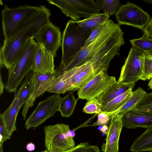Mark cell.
I'll list each match as a JSON object with an SVG mask.
<instances>
[{"instance_id": "f546056e", "label": "cell", "mask_w": 152, "mask_h": 152, "mask_svg": "<svg viewBox=\"0 0 152 152\" xmlns=\"http://www.w3.org/2000/svg\"><path fill=\"white\" fill-rule=\"evenodd\" d=\"M143 72L145 80L152 77V56L144 53Z\"/></svg>"}, {"instance_id": "3957f363", "label": "cell", "mask_w": 152, "mask_h": 152, "mask_svg": "<svg viewBox=\"0 0 152 152\" xmlns=\"http://www.w3.org/2000/svg\"><path fill=\"white\" fill-rule=\"evenodd\" d=\"M91 31L80 27L73 20L68 21L62 37V59L58 67L60 70L62 71L83 49Z\"/></svg>"}, {"instance_id": "cb8c5ba5", "label": "cell", "mask_w": 152, "mask_h": 152, "mask_svg": "<svg viewBox=\"0 0 152 152\" xmlns=\"http://www.w3.org/2000/svg\"><path fill=\"white\" fill-rule=\"evenodd\" d=\"M132 90L129 89L106 103L101 104L102 112L111 113L118 110L131 97L132 93Z\"/></svg>"}, {"instance_id": "6da1fadb", "label": "cell", "mask_w": 152, "mask_h": 152, "mask_svg": "<svg viewBox=\"0 0 152 152\" xmlns=\"http://www.w3.org/2000/svg\"><path fill=\"white\" fill-rule=\"evenodd\" d=\"M120 26L108 19L97 37L83 48L63 71H68L89 61L92 62L96 74L101 71L107 73L111 61L115 56H119L120 48L125 43Z\"/></svg>"}, {"instance_id": "30bf717a", "label": "cell", "mask_w": 152, "mask_h": 152, "mask_svg": "<svg viewBox=\"0 0 152 152\" xmlns=\"http://www.w3.org/2000/svg\"><path fill=\"white\" fill-rule=\"evenodd\" d=\"M115 16L120 25H129L141 30L145 26L151 18L149 14L141 7L129 1L121 5Z\"/></svg>"}, {"instance_id": "5b68a950", "label": "cell", "mask_w": 152, "mask_h": 152, "mask_svg": "<svg viewBox=\"0 0 152 152\" xmlns=\"http://www.w3.org/2000/svg\"><path fill=\"white\" fill-rule=\"evenodd\" d=\"M38 45L32 38L26 43L13 66L8 70L7 80L5 85L6 91L15 92L24 78L33 70Z\"/></svg>"}, {"instance_id": "7402d4cb", "label": "cell", "mask_w": 152, "mask_h": 152, "mask_svg": "<svg viewBox=\"0 0 152 152\" xmlns=\"http://www.w3.org/2000/svg\"><path fill=\"white\" fill-rule=\"evenodd\" d=\"M78 99H76L72 92L70 91L60 101L58 109L61 116L68 118L73 114Z\"/></svg>"}, {"instance_id": "4fadbf2b", "label": "cell", "mask_w": 152, "mask_h": 152, "mask_svg": "<svg viewBox=\"0 0 152 152\" xmlns=\"http://www.w3.org/2000/svg\"><path fill=\"white\" fill-rule=\"evenodd\" d=\"M32 38L38 45L51 53L54 58L61 45V34L59 27L54 25L50 20L42 26Z\"/></svg>"}, {"instance_id": "d4e9b609", "label": "cell", "mask_w": 152, "mask_h": 152, "mask_svg": "<svg viewBox=\"0 0 152 152\" xmlns=\"http://www.w3.org/2000/svg\"><path fill=\"white\" fill-rule=\"evenodd\" d=\"M34 72L33 70L29 72L19 89L18 106L20 109L27 102L33 91L34 84L31 77Z\"/></svg>"}, {"instance_id": "9c48e42d", "label": "cell", "mask_w": 152, "mask_h": 152, "mask_svg": "<svg viewBox=\"0 0 152 152\" xmlns=\"http://www.w3.org/2000/svg\"><path fill=\"white\" fill-rule=\"evenodd\" d=\"M54 73L42 74L34 72L31 78L34 84L32 93L24 104L22 112V115L25 120L28 110L32 107L36 99L42 95L48 88L56 82L60 77L63 71L57 67Z\"/></svg>"}, {"instance_id": "1f68e13d", "label": "cell", "mask_w": 152, "mask_h": 152, "mask_svg": "<svg viewBox=\"0 0 152 152\" xmlns=\"http://www.w3.org/2000/svg\"><path fill=\"white\" fill-rule=\"evenodd\" d=\"M97 120L92 124L88 126H96L105 125L110 122L112 116L108 113L101 112L98 114Z\"/></svg>"}, {"instance_id": "9a60e30c", "label": "cell", "mask_w": 152, "mask_h": 152, "mask_svg": "<svg viewBox=\"0 0 152 152\" xmlns=\"http://www.w3.org/2000/svg\"><path fill=\"white\" fill-rule=\"evenodd\" d=\"M122 116L118 114L112 117L106 133L105 142L101 145L102 152H118L119 141L123 126Z\"/></svg>"}, {"instance_id": "7a4b0ae2", "label": "cell", "mask_w": 152, "mask_h": 152, "mask_svg": "<svg viewBox=\"0 0 152 152\" xmlns=\"http://www.w3.org/2000/svg\"><path fill=\"white\" fill-rule=\"evenodd\" d=\"M41 7L39 12L31 21L9 39L4 40L0 51L1 68L4 66L10 69L27 42L50 20V10L45 5Z\"/></svg>"}, {"instance_id": "8fae6325", "label": "cell", "mask_w": 152, "mask_h": 152, "mask_svg": "<svg viewBox=\"0 0 152 152\" xmlns=\"http://www.w3.org/2000/svg\"><path fill=\"white\" fill-rule=\"evenodd\" d=\"M117 82L116 78L101 71L95 74L77 92L78 99L89 101L96 98Z\"/></svg>"}, {"instance_id": "ba28073f", "label": "cell", "mask_w": 152, "mask_h": 152, "mask_svg": "<svg viewBox=\"0 0 152 152\" xmlns=\"http://www.w3.org/2000/svg\"><path fill=\"white\" fill-rule=\"evenodd\" d=\"M144 53L132 47L126 58L121 69L118 82H135L139 80H145L143 72Z\"/></svg>"}, {"instance_id": "5bb4252c", "label": "cell", "mask_w": 152, "mask_h": 152, "mask_svg": "<svg viewBox=\"0 0 152 152\" xmlns=\"http://www.w3.org/2000/svg\"><path fill=\"white\" fill-rule=\"evenodd\" d=\"M64 75L70 87V91H78L95 74L92 62L88 61L67 71Z\"/></svg>"}, {"instance_id": "b9f144b4", "label": "cell", "mask_w": 152, "mask_h": 152, "mask_svg": "<svg viewBox=\"0 0 152 152\" xmlns=\"http://www.w3.org/2000/svg\"><path fill=\"white\" fill-rule=\"evenodd\" d=\"M151 55L152 56V55Z\"/></svg>"}, {"instance_id": "e575fe53", "label": "cell", "mask_w": 152, "mask_h": 152, "mask_svg": "<svg viewBox=\"0 0 152 152\" xmlns=\"http://www.w3.org/2000/svg\"><path fill=\"white\" fill-rule=\"evenodd\" d=\"M90 145L87 142H81L67 152H88ZM41 152H48L46 148Z\"/></svg>"}, {"instance_id": "ffe728a7", "label": "cell", "mask_w": 152, "mask_h": 152, "mask_svg": "<svg viewBox=\"0 0 152 152\" xmlns=\"http://www.w3.org/2000/svg\"><path fill=\"white\" fill-rule=\"evenodd\" d=\"M130 150L134 152H152V127L147 128L135 139Z\"/></svg>"}, {"instance_id": "60d3db41", "label": "cell", "mask_w": 152, "mask_h": 152, "mask_svg": "<svg viewBox=\"0 0 152 152\" xmlns=\"http://www.w3.org/2000/svg\"><path fill=\"white\" fill-rule=\"evenodd\" d=\"M143 1L148 3H150L152 4V0H144Z\"/></svg>"}, {"instance_id": "4316f807", "label": "cell", "mask_w": 152, "mask_h": 152, "mask_svg": "<svg viewBox=\"0 0 152 152\" xmlns=\"http://www.w3.org/2000/svg\"><path fill=\"white\" fill-rule=\"evenodd\" d=\"M132 47L136 48L144 53L152 55V39L143 35L141 38L130 40Z\"/></svg>"}, {"instance_id": "7c38bea8", "label": "cell", "mask_w": 152, "mask_h": 152, "mask_svg": "<svg viewBox=\"0 0 152 152\" xmlns=\"http://www.w3.org/2000/svg\"><path fill=\"white\" fill-rule=\"evenodd\" d=\"M61 97L55 94L39 102L32 114L26 119V128H36L49 118L54 115L58 111Z\"/></svg>"}, {"instance_id": "83f0119b", "label": "cell", "mask_w": 152, "mask_h": 152, "mask_svg": "<svg viewBox=\"0 0 152 152\" xmlns=\"http://www.w3.org/2000/svg\"><path fill=\"white\" fill-rule=\"evenodd\" d=\"M69 91H71L70 86L64 76L63 71L60 78L46 91L48 92L58 94H64Z\"/></svg>"}, {"instance_id": "d6a6232c", "label": "cell", "mask_w": 152, "mask_h": 152, "mask_svg": "<svg viewBox=\"0 0 152 152\" xmlns=\"http://www.w3.org/2000/svg\"><path fill=\"white\" fill-rule=\"evenodd\" d=\"M0 147L3 146V143L9 140L10 136L9 135L5 128L2 118L0 116Z\"/></svg>"}, {"instance_id": "603a6c76", "label": "cell", "mask_w": 152, "mask_h": 152, "mask_svg": "<svg viewBox=\"0 0 152 152\" xmlns=\"http://www.w3.org/2000/svg\"><path fill=\"white\" fill-rule=\"evenodd\" d=\"M109 18V15L99 13L80 20L75 21V22L80 27L91 31L96 27L104 24Z\"/></svg>"}, {"instance_id": "f1b7e54d", "label": "cell", "mask_w": 152, "mask_h": 152, "mask_svg": "<svg viewBox=\"0 0 152 152\" xmlns=\"http://www.w3.org/2000/svg\"><path fill=\"white\" fill-rule=\"evenodd\" d=\"M101 106V104L96 98H94L86 102L83 109V111L87 114H98L102 112Z\"/></svg>"}, {"instance_id": "ab89813d", "label": "cell", "mask_w": 152, "mask_h": 152, "mask_svg": "<svg viewBox=\"0 0 152 152\" xmlns=\"http://www.w3.org/2000/svg\"><path fill=\"white\" fill-rule=\"evenodd\" d=\"M148 86L149 88L152 90V77L150 80V81L148 84Z\"/></svg>"}, {"instance_id": "4dcf8cb0", "label": "cell", "mask_w": 152, "mask_h": 152, "mask_svg": "<svg viewBox=\"0 0 152 152\" xmlns=\"http://www.w3.org/2000/svg\"><path fill=\"white\" fill-rule=\"evenodd\" d=\"M137 107L152 114V92L147 93L137 105Z\"/></svg>"}, {"instance_id": "8992f818", "label": "cell", "mask_w": 152, "mask_h": 152, "mask_svg": "<svg viewBox=\"0 0 152 152\" xmlns=\"http://www.w3.org/2000/svg\"><path fill=\"white\" fill-rule=\"evenodd\" d=\"M45 146L48 152H67L75 146L69 126L63 123L44 127Z\"/></svg>"}, {"instance_id": "836d02e7", "label": "cell", "mask_w": 152, "mask_h": 152, "mask_svg": "<svg viewBox=\"0 0 152 152\" xmlns=\"http://www.w3.org/2000/svg\"><path fill=\"white\" fill-rule=\"evenodd\" d=\"M103 24L96 27L92 30L89 37L86 41L83 48L90 44L97 37L102 29Z\"/></svg>"}, {"instance_id": "2e32d148", "label": "cell", "mask_w": 152, "mask_h": 152, "mask_svg": "<svg viewBox=\"0 0 152 152\" xmlns=\"http://www.w3.org/2000/svg\"><path fill=\"white\" fill-rule=\"evenodd\" d=\"M121 120L123 126L128 129L152 127V114L137 107L124 114Z\"/></svg>"}, {"instance_id": "44dd1931", "label": "cell", "mask_w": 152, "mask_h": 152, "mask_svg": "<svg viewBox=\"0 0 152 152\" xmlns=\"http://www.w3.org/2000/svg\"><path fill=\"white\" fill-rule=\"evenodd\" d=\"M141 87L132 91V94L127 101L118 110L111 113H108L111 116L118 114L122 117L126 113L137 107L147 94Z\"/></svg>"}, {"instance_id": "d590c367", "label": "cell", "mask_w": 152, "mask_h": 152, "mask_svg": "<svg viewBox=\"0 0 152 152\" xmlns=\"http://www.w3.org/2000/svg\"><path fill=\"white\" fill-rule=\"evenodd\" d=\"M142 30L143 31V35L147 37L152 39V17Z\"/></svg>"}, {"instance_id": "74e56055", "label": "cell", "mask_w": 152, "mask_h": 152, "mask_svg": "<svg viewBox=\"0 0 152 152\" xmlns=\"http://www.w3.org/2000/svg\"><path fill=\"white\" fill-rule=\"evenodd\" d=\"M35 146L34 144L31 142L28 143L26 145V148L28 151H33L35 150Z\"/></svg>"}, {"instance_id": "277c9868", "label": "cell", "mask_w": 152, "mask_h": 152, "mask_svg": "<svg viewBox=\"0 0 152 152\" xmlns=\"http://www.w3.org/2000/svg\"><path fill=\"white\" fill-rule=\"evenodd\" d=\"M39 7L23 6L11 8L5 5L2 11V25L4 40L16 33L39 12Z\"/></svg>"}, {"instance_id": "d6986e66", "label": "cell", "mask_w": 152, "mask_h": 152, "mask_svg": "<svg viewBox=\"0 0 152 152\" xmlns=\"http://www.w3.org/2000/svg\"><path fill=\"white\" fill-rule=\"evenodd\" d=\"M135 84V82L122 83L117 81L96 99L101 104L106 103L129 90H132Z\"/></svg>"}, {"instance_id": "ac0fdd59", "label": "cell", "mask_w": 152, "mask_h": 152, "mask_svg": "<svg viewBox=\"0 0 152 152\" xmlns=\"http://www.w3.org/2000/svg\"><path fill=\"white\" fill-rule=\"evenodd\" d=\"M18 89L15 93L13 100L8 107L0 116L2 118L6 129L11 137L13 132L17 129L16 120L20 110L18 106Z\"/></svg>"}, {"instance_id": "8d00e7d4", "label": "cell", "mask_w": 152, "mask_h": 152, "mask_svg": "<svg viewBox=\"0 0 152 152\" xmlns=\"http://www.w3.org/2000/svg\"><path fill=\"white\" fill-rule=\"evenodd\" d=\"M88 152H100L97 145H90Z\"/></svg>"}, {"instance_id": "e0dca14e", "label": "cell", "mask_w": 152, "mask_h": 152, "mask_svg": "<svg viewBox=\"0 0 152 152\" xmlns=\"http://www.w3.org/2000/svg\"><path fill=\"white\" fill-rule=\"evenodd\" d=\"M53 55L46 50L42 46L38 45L36 51L34 66V72L42 74L55 73Z\"/></svg>"}, {"instance_id": "52a82bcc", "label": "cell", "mask_w": 152, "mask_h": 152, "mask_svg": "<svg viewBox=\"0 0 152 152\" xmlns=\"http://www.w3.org/2000/svg\"><path fill=\"white\" fill-rule=\"evenodd\" d=\"M50 4L56 6L67 17L74 21L88 18L99 13L100 10L93 0H48Z\"/></svg>"}, {"instance_id": "484cf974", "label": "cell", "mask_w": 152, "mask_h": 152, "mask_svg": "<svg viewBox=\"0 0 152 152\" xmlns=\"http://www.w3.org/2000/svg\"><path fill=\"white\" fill-rule=\"evenodd\" d=\"M95 1L103 13L109 15L115 14L121 5L118 0H96Z\"/></svg>"}, {"instance_id": "f35d334b", "label": "cell", "mask_w": 152, "mask_h": 152, "mask_svg": "<svg viewBox=\"0 0 152 152\" xmlns=\"http://www.w3.org/2000/svg\"><path fill=\"white\" fill-rule=\"evenodd\" d=\"M0 95L1 96L3 93L4 88H5V85L2 81L1 74H0Z\"/></svg>"}]
</instances>
